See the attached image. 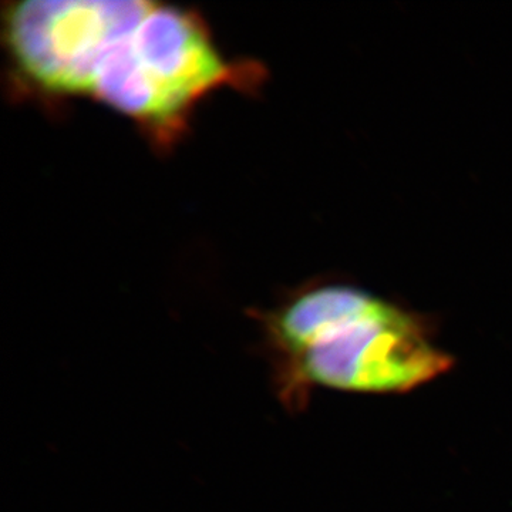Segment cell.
Returning <instances> with one entry per match:
<instances>
[{
    "label": "cell",
    "mask_w": 512,
    "mask_h": 512,
    "mask_svg": "<svg viewBox=\"0 0 512 512\" xmlns=\"http://www.w3.org/2000/svg\"><path fill=\"white\" fill-rule=\"evenodd\" d=\"M0 45L13 103L49 114L99 103L158 156L183 144L211 96H256L268 79L259 60L222 50L200 10L150 0L5 2Z\"/></svg>",
    "instance_id": "cell-1"
},
{
    "label": "cell",
    "mask_w": 512,
    "mask_h": 512,
    "mask_svg": "<svg viewBox=\"0 0 512 512\" xmlns=\"http://www.w3.org/2000/svg\"><path fill=\"white\" fill-rule=\"evenodd\" d=\"M286 412L306 409L312 392L396 394L446 375L454 365L431 339L427 319L379 298L363 311L328 312L256 350Z\"/></svg>",
    "instance_id": "cell-2"
}]
</instances>
